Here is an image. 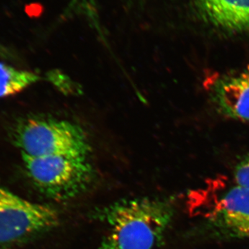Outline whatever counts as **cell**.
<instances>
[{"mask_svg": "<svg viewBox=\"0 0 249 249\" xmlns=\"http://www.w3.org/2000/svg\"><path fill=\"white\" fill-rule=\"evenodd\" d=\"M173 215L171 202L163 199L116 201L95 214L108 228L97 249H154L161 243Z\"/></svg>", "mask_w": 249, "mask_h": 249, "instance_id": "obj_1", "label": "cell"}, {"mask_svg": "<svg viewBox=\"0 0 249 249\" xmlns=\"http://www.w3.org/2000/svg\"><path fill=\"white\" fill-rule=\"evenodd\" d=\"M187 209L209 235L221 239L249 237V188L216 178L190 192Z\"/></svg>", "mask_w": 249, "mask_h": 249, "instance_id": "obj_2", "label": "cell"}, {"mask_svg": "<svg viewBox=\"0 0 249 249\" xmlns=\"http://www.w3.org/2000/svg\"><path fill=\"white\" fill-rule=\"evenodd\" d=\"M13 142L29 157L66 155L87 157L90 146L83 129L70 121L44 116H29L13 129Z\"/></svg>", "mask_w": 249, "mask_h": 249, "instance_id": "obj_3", "label": "cell"}, {"mask_svg": "<svg viewBox=\"0 0 249 249\" xmlns=\"http://www.w3.org/2000/svg\"><path fill=\"white\" fill-rule=\"evenodd\" d=\"M24 168L34 186L54 200L71 199L83 193L93 178L87 157L22 155Z\"/></svg>", "mask_w": 249, "mask_h": 249, "instance_id": "obj_4", "label": "cell"}, {"mask_svg": "<svg viewBox=\"0 0 249 249\" xmlns=\"http://www.w3.org/2000/svg\"><path fill=\"white\" fill-rule=\"evenodd\" d=\"M56 210L37 204L0 185V249L34 238L58 226Z\"/></svg>", "mask_w": 249, "mask_h": 249, "instance_id": "obj_5", "label": "cell"}, {"mask_svg": "<svg viewBox=\"0 0 249 249\" xmlns=\"http://www.w3.org/2000/svg\"><path fill=\"white\" fill-rule=\"evenodd\" d=\"M209 91L211 103L221 115L249 123V65L216 77Z\"/></svg>", "mask_w": 249, "mask_h": 249, "instance_id": "obj_6", "label": "cell"}, {"mask_svg": "<svg viewBox=\"0 0 249 249\" xmlns=\"http://www.w3.org/2000/svg\"><path fill=\"white\" fill-rule=\"evenodd\" d=\"M196 15L228 34H249V0H193Z\"/></svg>", "mask_w": 249, "mask_h": 249, "instance_id": "obj_7", "label": "cell"}, {"mask_svg": "<svg viewBox=\"0 0 249 249\" xmlns=\"http://www.w3.org/2000/svg\"><path fill=\"white\" fill-rule=\"evenodd\" d=\"M39 79L40 77L35 73L0 62V98L17 94Z\"/></svg>", "mask_w": 249, "mask_h": 249, "instance_id": "obj_8", "label": "cell"}, {"mask_svg": "<svg viewBox=\"0 0 249 249\" xmlns=\"http://www.w3.org/2000/svg\"><path fill=\"white\" fill-rule=\"evenodd\" d=\"M83 17L98 30H101L97 0H70L62 17Z\"/></svg>", "mask_w": 249, "mask_h": 249, "instance_id": "obj_9", "label": "cell"}, {"mask_svg": "<svg viewBox=\"0 0 249 249\" xmlns=\"http://www.w3.org/2000/svg\"><path fill=\"white\" fill-rule=\"evenodd\" d=\"M233 181L237 184L249 188V154L245 155L236 165Z\"/></svg>", "mask_w": 249, "mask_h": 249, "instance_id": "obj_10", "label": "cell"}, {"mask_svg": "<svg viewBox=\"0 0 249 249\" xmlns=\"http://www.w3.org/2000/svg\"><path fill=\"white\" fill-rule=\"evenodd\" d=\"M49 80L62 91L65 93L77 92L74 83L60 72L51 71L48 73Z\"/></svg>", "mask_w": 249, "mask_h": 249, "instance_id": "obj_11", "label": "cell"}]
</instances>
